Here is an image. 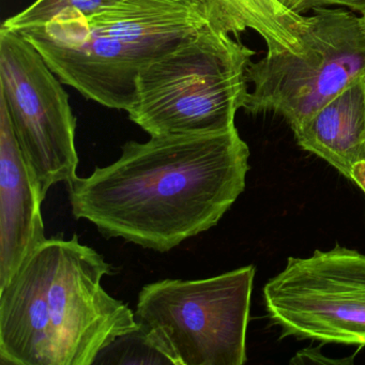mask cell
<instances>
[{
    "label": "cell",
    "mask_w": 365,
    "mask_h": 365,
    "mask_svg": "<svg viewBox=\"0 0 365 365\" xmlns=\"http://www.w3.org/2000/svg\"><path fill=\"white\" fill-rule=\"evenodd\" d=\"M249 158L236 127L127 142L114 163L68 185L72 213L165 253L219 223L245 191Z\"/></svg>",
    "instance_id": "obj_1"
},
{
    "label": "cell",
    "mask_w": 365,
    "mask_h": 365,
    "mask_svg": "<svg viewBox=\"0 0 365 365\" xmlns=\"http://www.w3.org/2000/svg\"><path fill=\"white\" fill-rule=\"evenodd\" d=\"M112 267L93 247L46 239L0 287V361L11 365H91L140 324L106 292Z\"/></svg>",
    "instance_id": "obj_2"
},
{
    "label": "cell",
    "mask_w": 365,
    "mask_h": 365,
    "mask_svg": "<svg viewBox=\"0 0 365 365\" xmlns=\"http://www.w3.org/2000/svg\"><path fill=\"white\" fill-rule=\"evenodd\" d=\"M211 24L195 0H118L97 14L63 11L20 34L65 85L128 112L144 68Z\"/></svg>",
    "instance_id": "obj_3"
},
{
    "label": "cell",
    "mask_w": 365,
    "mask_h": 365,
    "mask_svg": "<svg viewBox=\"0 0 365 365\" xmlns=\"http://www.w3.org/2000/svg\"><path fill=\"white\" fill-rule=\"evenodd\" d=\"M255 51L211 24L144 68L130 120L150 136L212 133L235 125L245 108Z\"/></svg>",
    "instance_id": "obj_4"
},
{
    "label": "cell",
    "mask_w": 365,
    "mask_h": 365,
    "mask_svg": "<svg viewBox=\"0 0 365 365\" xmlns=\"http://www.w3.org/2000/svg\"><path fill=\"white\" fill-rule=\"evenodd\" d=\"M255 267L144 286L135 317L173 365H242Z\"/></svg>",
    "instance_id": "obj_5"
},
{
    "label": "cell",
    "mask_w": 365,
    "mask_h": 365,
    "mask_svg": "<svg viewBox=\"0 0 365 365\" xmlns=\"http://www.w3.org/2000/svg\"><path fill=\"white\" fill-rule=\"evenodd\" d=\"M300 36V53L283 52L250 63L253 91L243 110L283 117L292 132L365 76V33L360 16L336 8H314Z\"/></svg>",
    "instance_id": "obj_6"
},
{
    "label": "cell",
    "mask_w": 365,
    "mask_h": 365,
    "mask_svg": "<svg viewBox=\"0 0 365 365\" xmlns=\"http://www.w3.org/2000/svg\"><path fill=\"white\" fill-rule=\"evenodd\" d=\"M63 82L20 34L0 27V97L42 200L76 178V118Z\"/></svg>",
    "instance_id": "obj_7"
},
{
    "label": "cell",
    "mask_w": 365,
    "mask_h": 365,
    "mask_svg": "<svg viewBox=\"0 0 365 365\" xmlns=\"http://www.w3.org/2000/svg\"><path fill=\"white\" fill-rule=\"evenodd\" d=\"M264 299L282 337L365 346V254L336 245L289 257Z\"/></svg>",
    "instance_id": "obj_8"
},
{
    "label": "cell",
    "mask_w": 365,
    "mask_h": 365,
    "mask_svg": "<svg viewBox=\"0 0 365 365\" xmlns=\"http://www.w3.org/2000/svg\"><path fill=\"white\" fill-rule=\"evenodd\" d=\"M43 202L0 97V287L48 239Z\"/></svg>",
    "instance_id": "obj_9"
},
{
    "label": "cell",
    "mask_w": 365,
    "mask_h": 365,
    "mask_svg": "<svg viewBox=\"0 0 365 365\" xmlns=\"http://www.w3.org/2000/svg\"><path fill=\"white\" fill-rule=\"evenodd\" d=\"M297 144L319 157L350 180L354 164L365 162V76L294 131Z\"/></svg>",
    "instance_id": "obj_10"
},
{
    "label": "cell",
    "mask_w": 365,
    "mask_h": 365,
    "mask_svg": "<svg viewBox=\"0 0 365 365\" xmlns=\"http://www.w3.org/2000/svg\"><path fill=\"white\" fill-rule=\"evenodd\" d=\"M93 364H172V361L153 334L140 324L104 348Z\"/></svg>",
    "instance_id": "obj_11"
},
{
    "label": "cell",
    "mask_w": 365,
    "mask_h": 365,
    "mask_svg": "<svg viewBox=\"0 0 365 365\" xmlns=\"http://www.w3.org/2000/svg\"><path fill=\"white\" fill-rule=\"evenodd\" d=\"M117 1L118 0H35L22 11L6 19L0 27L18 31L26 27L46 24L63 11H76L91 16Z\"/></svg>",
    "instance_id": "obj_12"
},
{
    "label": "cell",
    "mask_w": 365,
    "mask_h": 365,
    "mask_svg": "<svg viewBox=\"0 0 365 365\" xmlns=\"http://www.w3.org/2000/svg\"><path fill=\"white\" fill-rule=\"evenodd\" d=\"M331 6H341L348 8L352 12L365 11V0H301L297 12L307 11L318 7H331Z\"/></svg>",
    "instance_id": "obj_13"
},
{
    "label": "cell",
    "mask_w": 365,
    "mask_h": 365,
    "mask_svg": "<svg viewBox=\"0 0 365 365\" xmlns=\"http://www.w3.org/2000/svg\"><path fill=\"white\" fill-rule=\"evenodd\" d=\"M350 180L356 183L365 194V162L354 164L350 172Z\"/></svg>",
    "instance_id": "obj_14"
},
{
    "label": "cell",
    "mask_w": 365,
    "mask_h": 365,
    "mask_svg": "<svg viewBox=\"0 0 365 365\" xmlns=\"http://www.w3.org/2000/svg\"><path fill=\"white\" fill-rule=\"evenodd\" d=\"M279 3L283 4L284 6L288 8V9L292 10V11L297 12L298 10L299 5H300L301 0H279ZM298 14V12H297Z\"/></svg>",
    "instance_id": "obj_15"
},
{
    "label": "cell",
    "mask_w": 365,
    "mask_h": 365,
    "mask_svg": "<svg viewBox=\"0 0 365 365\" xmlns=\"http://www.w3.org/2000/svg\"><path fill=\"white\" fill-rule=\"evenodd\" d=\"M360 22L362 24L363 31L365 33V11L361 12L360 14Z\"/></svg>",
    "instance_id": "obj_16"
},
{
    "label": "cell",
    "mask_w": 365,
    "mask_h": 365,
    "mask_svg": "<svg viewBox=\"0 0 365 365\" xmlns=\"http://www.w3.org/2000/svg\"><path fill=\"white\" fill-rule=\"evenodd\" d=\"M195 1H198V3L202 4V0H195ZM202 7H204V6H202Z\"/></svg>",
    "instance_id": "obj_17"
}]
</instances>
